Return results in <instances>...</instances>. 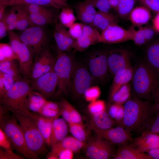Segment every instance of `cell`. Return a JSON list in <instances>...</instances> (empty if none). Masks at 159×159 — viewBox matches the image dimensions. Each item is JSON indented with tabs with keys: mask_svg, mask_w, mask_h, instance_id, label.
Masks as SVG:
<instances>
[{
	"mask_svg": "<svg viewBox=\"0 0 159 159\" xmlns=\"http://www.w3.org/2000/svg\"><path fill=\"white\" fill-rule=\"evenodd\" d=\"M0 127L9 140L13 149L27 159L38 158V156L28 148L21 128L14 113L1 106Z\"/></svg>",
	"mask_w": 159,
	"mask_h": 159,
	"instance_id": "6da1fadb",
	"label": "cell"
},
{
	"mask_svg": "<svg viewBox=\"0 0 159 159\" xmlns=\"http://www.w3.org/2000/svg\"><path fill=\"white\" fill-rule=\"evenodd\" d=\"M123 105L124 114L122 127L130 133L136 132L153 112L150 101L132 94Z\"/></svg>",
	"mask_w": 159,
	"mask_h": 159,
	"instance_id": "7a4b0ae2",
	"label": "cell"
},
{
	"mask_svg": "<svg viewBox=\"0 0 159 159\" xmlns=\"http://www.w3.org/2000/svg\"><path fill=\"white\" fill-rule=\"evenodd\" d=\"M130 81L132 94L151 101L154 91L159 83V78L143 60L133 68Z\"/></svg>",
	"mask_w": 159,
	"mask_h": 159,
	"instance_id": "3957f363",
	"label": "cell"
},
{
	"mask_svg": "<svg viewBox=\"0 0 159 159\" xmlns=\"http://www.w3.org/2000/svg\"><path fill=\"white\" fill-rule=\"evenodd\" d=\"M13 112L21 128L29 150L38 156L44 153L47 150L46 144L33 119L20 110Z\"/></svg>",
	"mask_w": 159,
	"mask_h": 159,
	"instance_id": "277c9868",
	"label": "cell"
},
{
	"mask_svg": "<svg viewBox=\"0 0 159 159\" xmlns=\"http://www.w3.org/2000/svg\"><path fill=\"white\" fill-rule=\"evenodd\" d=\"M27 78H21L14 82L6 94L0 97V106L5 110L14 112L24 107L29 94L32 91Z\"/></svg>",
	"mask_w": 159,
	"mask_h": 159,
	"instance_id": "5b68a950",
	"label": "cell"
},
{
	"mask_svg": "<svg viewBox=\"0 0 159 159\" xmlns=\"http://www.w3.org/2000/svg\"><path fill=\"white\" fill-rule=\"evenodd\" d=\"M75 63L67 52H59L53 71L58 79L57 88L59 94L65 95L70 91Z\"/></svg>",
	"mask_w": 159,
	"mask_h": 159,
	"instance_id": "8992f818",
	"label": "cell"
},
{
	"mask_svg": "<svg viewBox=\"0 0 159 159\" xmlns=\"http://www.w3.org/2000/svg\"><path fill=\"white\" fill-rule=\"evenodd\" d=\"M44 27L33 26L22 31L19 35L22 42L35 57L47 47L49 41V35Z\"/></svg>",
	"mask_w": 159,
	"mask_h": 159,
	"instance_id": "52a82bcc",
	"label": "cell"
},
{
	"mask_svg": "<svg viewBox=\"0 0 159 159\" xmlns=\"http://www.w3.org/2000/svg\"><path fill=\"white\" fill-rule=\"evenodd\" d=\"M92 77L85 66L75 63L70 90L75 96L79 97L84 94L90 87Z\"/></svg>",
	"mask_w": 159,
	"mask_h": 159,
	"instance_id": "ba28073f",
	"label": "cell"
},
{
	"mask_svg": "<svg viewBox=\"0 0 159 159\" xmlns=\"http://www.w3.org/2000/svg\"><path fill=\"white\" fill-rule=\"evenodd\" d=\"M31 86L33 91L41 94L45 98L53 96L57 87V77L53 70L32 80Z\"/></svg>",
	"mask_w": 159,
	"mask_h": 159,
	"instance_id": "9c48e42d",
	"label": "cell"
},
{
	"mask_svg": "<svg viewBox=\"0 0 159 159\" xmlns=\"http://www.w3.org/2000/svg\"><path fill=\"white\" fill-rule=\"evenodd\" d=\"M90 140L86 145V154L91 159H107L113 156L112 143L99 136Z\"/></svg>",
	"mask_w": 159,
	"mask_h": 159,
	"instance_id": "30bf717a",
	"label": "cell"
},
{
	"mask_svg": "<svg viewBox=\"0 0 159 159\" xmlns=\"http://www.w3.org/2000/svg\"><path fill=\"white\" fill-rule=\"evenodd\" d=\"M133 37L132 29L127 30L115 24L101 32L100 43H117L132 40Z\"/></svg>",
	"mask_w": 159,
	"mask_h": 159,
	"instance_id": "8fae6325",
	"label": "cell"
},
{
	"mask_svg": "<svg viewBox=\"0 0 159 159\" xmlns=\"http://www.w3.org/2000/svg\"><path fill=\"white\" fill-rule=\"evenodd\" d=\"M130 52L124 49L110 51L107 54L108 70L114 75L119 70L132 67Z\"/></svg>",
	"mask_w": 159,
	"mask_h": 159,
	"instance_id": "7c38bea8",
	"label": "cell"
},
{
	"mask_svg": "<svg viewBox=\"0 0 159 159\" xmlns=\"http://www.w3.org/2000/svg\"><path fill=\"white\" fill-rule=\"evenodd\" d=\"M107 54L104 52L95 53L88 61V70L92 77L100 81L105 79L109 71Z\"/></svg>",
	"mask_w": 159,
	"mask_h": 159,
	"instance_id": "4fadbf2b",
	"label": "cell"
},
{
	"mask_svg": "<svg viewBox=\"0 0 159 159\" xmlns=\"http://www.w3.org/2000/svg\"><path fill=\"white\" fill-rule=\"evenodd\" d=\"M97 136L106 140L112 144L127 145L132 140L131 133L123 127L117 126L105 130H94Z\"/></svg>",
	"mask_w": 159,
	"mask_h": 159,
	"instance_id": "5bb4252c",
	"label": "cell"
},
{
	"mask_svg": "<svg viewBox=\"0 0 159 159\" xmlns=\"http://www.w3.org/2000/svg\"><path fill=\"white\" fill-rule=\"evenodd\" d=\"M53 35L59 52H67L73 48L75 40L60 23L55 24Z\"/></svg>",
	"mask_w": 159,
	"mask_h": 159,
	"instance_id": "9a60e30c",
	"label": "cell"
},
{
	"mask_svg": "<svg viewBox=\"0 0 159 159\" xmlns=\"http://www.w3.org/2000/svg\"><path fill=\"white\" fill-rule=\"evenodd\" d=\"M19 110L26 113L33 119L46 145L50 146L53 120L47 118L39 113L31 112L24 108Z\"/></svg>",
	"mask_w": 159,
	"mask_h": 159,
	"instance_id": "2e32d148",
	"label": "cell"
},
{
	"mask_svg": "<svg viewBox=\"0 0 159 159\" xmlns=\"http://www.w3.org/2000/svg\"><path fill=\"white\" fill-rule=\"evenodd\" d=\"M141 153L159 148V135L157 134H141L132 140L129 145Z\"/></svg>",
	"mask_w": 159,
	"mask_h": 159,
	"instance_id": "e0dca14e",
	"label": "cell"
},
{
	"mask_svg": "<svg viewBox=\"0 0 159 159\" xmlns=\"http://www.w3.org/2000/svg\"><path fill=\"white\" fill-rule=\"evenodd\" d=\"M67 0H0V5L15 6L26 4H35L57 9L70 6Z\"/></svg>",
	"mask_w": 159,
	"mask_h": 159,
	"instance_id": "ac0fdd59",
	"label": "cell"
},
{
	"mask_svg": "<svg viewBox=\"0 0 159 159\" xmlns=\"http://www.w3.org/2000/svg\"><path fill=\"white\" fill-rule=\"evenodd\" d=\"M20 72L25 78H30L33 64V56L28 47L23 42L16 54Z\"/></svg>",
	"mask_w": 159,
	"mask_h": 159,
	"instance_id": "d6986e66",
	"label": "cell"
},
{
	"mask_svg": "<svg viewBox=\"0 0 159 159\" xmlns=\"http://www.w3.org/2000/svg\"><path fill=\"white\" fill-rule=\"evenodd\" d=\"M143 60L159 78V39L148 45Z\"/></svg>",
	"mask_w": 159,
	"mask_h": 159,
	"instance_id": "ffe728a7",
	"label": "cell"
},
{
	"mask_svg": "<svg viewBox=\"0 0 159 159\" xmlns=\"http://www.w3.org/2000/svg\"><path fill=\"white\" fill-rule=\"evenodd\" d=\"M91 0H85L75 6L77 17L85 24L90 25L96 13Z\"/></svg>",
	"mask_w": 159,
	"mask_h": 159,
	"instance_id": "44dd1931",
	"label": "cell"
},
{
	"mask_svg": "<svg viewBox=\"0 0 159 159\" xmlns=\"http://www.w3.org/2000/svg\"><path fill=\"white\" fill-rule=\"evenodd\" d=\"M63 118H57L53 120L51 137L52 147L67 136L69 125Z\"/></svg>",
	"mask_w": 159,
	"mask_h": 159,
	"instance_id": "7402d4cb",
	"label": "cell"
},
{
	"mask_svg": "<svg viewBox=\"0 0 159 159\" xmlns=\"http://www.w3.org/2000/svg\"><path fill=\"white\" fill-rule=\"evenodd\" d=\"M115 123V121L105 110L91 115L90 124L91 128L93 130H107L113 127Z\"/></svg>",
	"mask_w": 159,
	"mask_h": 159,
	"instance_id": "603a6c76",
	"label": "cell"
},
{
	"mask_svg": "<svg viewBox=\"0 0 159 159\" xmlns=\"http://www.w3.org/2000/svg\"><path fill=\"white\" fill-rule=\"evenodd\" d=\"M133 73V68L131 67L119 70L114 75L110 91V98L122 86L130 82L132 79Z\"/></svg>",
	"mask_w": 159,
	"mask_h": 159,
	"instance_id": "cb8c5ba5",
	"label": "cell"
},
{
	"mask_svg": "<svg viewBox=\"0 0 159 159\" xmlns=\"http://www.w3.org/2000/svg\"><path fill=\"white\" fill-rule=\"evenodd\" d=\"M85 146V144L73 136H67L61 141L52 146L50 152L57 156V153L59 151L64 149H70L74 153H77Z\"/></svg>",
	"mask_w": 159,
	"mask_h": 159,
	"instance_id": "d4e9b609",
	"label": "cell"
},
{
	"mask_svg": "<svg viewBox=\"0 0 159 159\" xmlns=\"http://www.w3.org/2000/svg\"><path fill=\"white\" fill-rule=\"evenodd\" d=\"M113 156L115 159H152L148 154L140 153L127 144L120 147Z\"/></svg>",
	"mask_w": 159,
	"mask_h": 159,
	"instance_id": "484cf974",
	"label": "cell"
},
{
	"mask_svg": "<svg viewBox=\"0 0 159 159\" xmlns=\"http://www.w3.org/2000/svg\"><path fill=\"white\" fill-rule=\"evenodd\" d=\"M59 105L61 115L68 123L74 122L83 124L81 115L67 100H62Z\"/></svg>",
	"mask_w": 159,
	"mask_h": 159,
	"instance_id": "4316f807",
	"label": "cell"
},
{
	"mask_svg": "<svg viewBox=\"0 0 159 159\" xmlns=\"http://www.w3.org/2000/svg\"><path fill=\"white\" fill-rule=\"evenodd\" d=\"M115 24V18L112 14L98 11L90 25L101 32L109 26Z\"/></svg>",
	"mask_w": 159,
	"mask_h": 159,
	"instance_id": "83f0119b",
	"label": "cell"
},
{
	"mask_svg": "<svg viewBox=\"0 0 159 159\" xmlns=\"http://www.w3.org/2000/svg\"><path fill=\"white\" fill-rule=\"evenodd\" d=\"M130 19L134 25L140 26L147 23L151 17L150 10L145 6L136 7L129 15Z\"/></svg>",
	"mask_w": 159,
	"mask_h": 159,
	"instance_id": "f1b7e54d",
	"label": "cell"
},
{
	"mask_svg": "<svg viewBox=\"0 0 159 159\" xmlns=\"http://www.w3.org/2000/svg\"><path fill=\"white\" fill-rule=\"evenodd\" d=\"M136 133L141 134L159 133V114L153 112Z\"/></svg>",
	"mask_w": 159,
	"mask_h": 159,
	"instance_id": "f546056e",
	"label": "cell"
},
{
	"mask_svg": "<svg viewBox=\"0 0 159 159\" xmlns=\"http://www.w3.org/2000/svg\"><path fill=\"white\" fill-rule=\"evenodd\" d=\"M30 20L34 26H45L56 24L58 16L57 12L48 14H27Z\"/></svg>",
	"mask_w": 159,
	"mask_h": 159,
	"instance_id": "4dcf8cb0",
	"label": "cell"
},
{
	"mask_svg": "<svg viewBox=\"0 0 159 159\" xmlns=\"http://www.w3.org/2000/svg\"><path fill=\"white\" fill-rule=\"evenodd\" d=\"M133 37L132 40L138 45L145 44L153 37L155 32L154 30L148 27H140L138 30L132 29Z\"/></svg>",
	"mask_w": 159,
	"mask_h": 159,
	"instance_id": "1f68e13d",
	"label": "cell"
},
{
	"mask_svg": "<svg viewBox=\"0 0 159 159\" xmlns=\"http://www.w3.org/2000/svg\"><path fill=\"white\" fill-rule=\"evenodd\" d=\"M52 54L49 50L46 47L36 57L31 70L30 78L32 80L42 75L40 71L41 68Z\"/></svg>",
	"mask_w": 159,
	"mask_h": 159,
	"instance_id": "d6a6232c",
	"label": "cell"
},
{
	"mask_svg": "<svg viewBox=\"0 0 159 159\" xmlns=\"http://www.w3.org/2000/svg\"><path fill=\"white\" fill-rule=\"evenodd\" d=\"M132 90L130 83L122 86L110 98L112 103L123 105L131 97Z\"/></svg>",
	"mask_w": 159,
	"mask_h": 159,
	"instance_id": "836d02e7",
	"label": "cell"
},
{
	"mask_svg": "<svg viewBox=\"0 0 159 159\" xmlns=\"http://www.w3.org/2000/svg\"><path fill=\"white\" fill-rule=\"evenodd\" d=\"M100 39L83 34L75 40L73 48L79 52H82L91 45L100 43Z\"/></svg>",
	"mask_w": 159,
	"mask_h": 159,
	"instance_id": "e575fe53",
	"label": "cell"
},
{
	"mask_svg": "<svg viewBox=\"0 0 159 159\" xmlns=\"http://www.w3.org/2000/svg\"><path fill=\"white\" fill-rule=\"evenodd\" d=\"M26 14H48L56 12V9L35 4H26L18 5Z\"/></svg>",
	"mask_w": 159,
	"mask_h": 159,
	"instance_id": "d590c367",
	"label": "cell"
},
{
	"mask_svg": "<svg viewBox=\"0 0 159 159\" xmlns=\"http://www.w3.org/2000/svg\"><path fill=\"white\" fill-rule=\"evenodd\" d=\"M14 60H7L0 62V72L8 74L12 76L16 81L21 79V74L19 68Z\"/></svg>",
	"mask_w": 159,
	"mask_h": 159,
	"instance_id": "8d00e7d4",
	"label": "cell"
},
{
	"mask_svg": "<svg viewBox=\"0 0 159 159\" xmlns=\"http://www.w3.org/2000/svg\"><path fill=\"white\" fill-rule=\"evenodd\" d=\"M68 124L69 131L72 136L86 144L87 135L83 124L74 122Z\"/></svg>",
	"mask_w": 159,
	"mask_h": 159,
	"instance_id": "74e56055",
	"label": "cell"
},
{
	"mask_svg": "<svg viewBox=\"0 0 159 159\" xmlns=\"http://www.w3.org/2000/svg\"><path fill=\"white\" fill-rule=\"evenodd\" d=\"M107 112L117 126L122 127L124 114L123 105L112 103L109 106Z\"/></svg>",
	"mask_w": 159,
	"mask_h": 159,
	"instance_id": "f35d334b",
	"label": "cell"
},
{
	"mask_svg": "<svg viewBox=\"0 0 159 159\" xmlns=\"http://www.w3.org/2000/svg\"><path fill=\"white\" fill-rule=\"evenodd\" d=\"M60 23L66 28H69L75 22L76 17L70 6L63 8L58 16Z\"/></svg>",
	"mask_w": 159,
	"mask_h": 159,
	"instance_id": "ab89813d",
	"label": "cell"
},
{
	"mask_svg": "<svg viewBox=\"0 0 159 159\" xmlns=\"http://www.w3.org/2000/svg\"><path fill=\"white\" fill-rule=\"evenodd\" d=\"M17 13V23L16 30L23 31L34 26L27 14L19 6H15Z\"/></svg>",
	"mask_w": 159,
	"mask_h": 159,
	"instance_id": "60d3db41",
	"label": "cell"
},
{
	"mask_svg": "<svg viewBox=\"0 0 159 159\" xmlns=\"http://www.w3.org/2000/svg\"><path fill=\"white\" fill-rule=\"evenodd\" d=\"M16 81L11 75L0 72V97L6 94Z\"/></svg>",
	"mask_w": 159,
	"mask_h": 159,
	"instance_id": "b9f144b4",
	"label": "cell"
},
{
	"mask_svg": "<svg viewBox=\"0 0 159 159\" xmlns=\"http://www.w3.org/2000/svg\"><path fill=\"white\" fill-rule=\"evenodd\" d=\"M135 0H120L116 10L119 15L125 17L129 15L133 9Z\"/></svg>",
	"mask_w": 159,
	"mask_h": 159,
	"instance_id": "7bdbcfd3",
	"label": "cell"
},
{
	"mask_svg": "<svg viewBox=\"0 0 159 159\" xmlns=\"http://www.w3.org/2000/svg\"><path fill=\"white\" fill-rule=\"evenodd\" d=\"M17 59L16 55L13 51L9 44L0 43V62Z\"/></svg>",
	"mask_w": 159,
	"mask_h": 159,
	"instance_id": "ee69618b",
	"label": "cell"
},
{
	"mask_svg": "<svg viewBox=\"0 0 159 159\" xmlns=\"http://www.w3.org/2000/svg\"><path fill=\"white\" fill-rule=\"evenodd\" d=\"M5 16L8 31L16 30L17 23V16L15 6H12L10 10L6 13Z\"/></svg>",
	"mask_w": 159,
	"mask_h": 159,
	"instance_id": "f6af8a7d",
	"label": "cell"
},
{
	"mask_svg": "<svg viewBox=\"0 0 159 159\" xmlns=\"http://www.w3.org/2000/svg\"><path fill=\"white\" fill-rule=\"evenodd\" d=\"M9 44L11 48L16 55L19 48L22 42L19 35L13 31L8 32Z\"/></svg>",
	"mask_w": 159,
	"mask_h": 159,
	"instance_id": "bcb514c9",
	"label": "cell"
},
{
	"mask_svg": "<svg viewBox=\"0 0 159 159\" xmlns=\"http://www.w3.org/2000/svg\"><path fill=\"white\" fill-rule=\"evenodd\" d=\"M101 94L100 87L97 86L90 87L84 95L86 100L90 102L95 101L99 98Z\"/></svg>",
	"mask_w": 159,
	"mask_h": 159,
	"instance_id": "7dc6e473",
	"label": "cell"
},
{
	"mask_svg": "<svg viewBox=\"0 0 159 159\" xmlns=\"http://www.w3.org/2000/svg\"><path fill=\"white\" fill-rule=\"evenodd\" d=\"M105 102L102 100H97L90 102L88 106L89 112L91 115H94L105 110Z\"/></svg>",
	"mask_w": 159,
	"mask_h": 159,
	"instance_id": "c3c4849f",
	"label": "cell"
},
{
	"mask_svg": "<svg viewBox=\"0 0 159 159\" xmlns=\"http://www.w3.org/2000/svg\"><path fill=\"white\" fill-rule=\"evenodd\" d=\"M84 24L75 22L69 28L68 31L72 37L76 40L82 35Z\"/></svg>",
	"mask_w": 159,
	"mask_h": 159,
	"instance_id": "681fc988",
	"label": "cell"
},
{
	"mask_svg": "<svg viewBox=\"0 0 159 159\" xmlns=\"http://www.w3.org/2000/svg\"><path fill=\"white\" fill-rule=\"evenodd\" d=\"M94 7L98 9V11L105 12H109L111 8L108 0H91Z\"/></svg>",
	"mask_w": 159,
	"mask_h": 159,
	"instance_id": "f907efd6",
	"label": "cell"
},
{
	"mask_svg": "<svg viewBox=\"0 0 159 159\" xmlns=\"http://www.w3.org/2000/svg\"><path fill=\"white\" fill-rule=\"evenodd\" d=\"M48 119L54 120L59 117L61 110H57L42 107L38 113Z\"/></svg>",
	"mask_w": 159,
	"mask_h": 159,
	"instance_id": "816d5d0a",
	"label": "cell"
},
{
	"mask_svg": "<svg viewBox=\"0 0 159 159\" xmlns=\"http://www.w3.org/2000/svg\"><path fill=\"white\" fill-rule=\"evenodd\" d=\"M150 102L153 112L159 114V83L154 91Z\"/></svg>",
	"mask_w": 159,
	"mask_h": 159,
	"instance_id": "f5cc1de1",
	"label": "cell"
},
{
	"mask_svg": "<svg viewBox=\"0 0 159 159\" xmlns=\"http://www.w3.org/2000/svg\"><path fill=\"white\" fill-rule=\"evenodd\" d=\"M12 149H4L0 148V159H22L23 157L15 153Z\"/></svg>",
	"mask_w": 159,
	"mask_h": 159,
	"instance_id": "db71d44e",
	"label": "cell"
},
{
	"mask_svg": "<svg viewBox=\"0 0 159 159\" xmlns=\"http://www.w3.org/2000/svg\"><path fill=\"white\" fill-rule=\"evenodd\" d=\"M142 4L150 10L159 12V0H140Z\"/></svg>",
	"mask_w": 159,
	"mask_h": 159,
	"instance_id": "11a10c76",
	"label": "cell"
},
{
	"mask_svg": "<svg viewBox=\"0 0 159 159\" xmlns=\"http://www.w3.org/2000/svg\"><path fill=\"white\" fill-rule=\"evenodd\" d=\"M0 146L1 148L4 149H13L11 143L8 137L0 128Z\"/></svg>",
	"mask_w": 159,
	"mask_h": 159,
	"instance_id": "9f6ffc18",
	"label": "cell"
},
{
	"mask_svg": "<svg viewBox=\"0 0 159 159\" xmlns=\"http://www.w3.org/2000/svg\"><path fill=\"white\" fill-rule=\"evenodd\" d=\"M100 34L99 31L94 27L89 25L84 24L83 34L98 37L100 39Z\"/></svg>",
	"mask_w": 159,
	"mask_h": 159,
	"instance_id": "6f0895ef",
	"label": "cell"
},
{
	"mask_svg": "<svg viewBox=\"0 0 159 159\" xmlns=\"http://www.w3.org/2000/svg\"><path fill=\"white\" fill-rule=\"evenodd\" d=\"M74 152L69 149H64L61 150L57 154L58 159H71L73 157Z\"/></svg>",
	"mask_w": 159,
	"mask_h": 159,
	"instance_id": "680465c9",
	"label": "cell"
},
{
	"mask_svg": "<svg viewBox=\"0 0 159 159\" xmlns=\"http://www.w3.org/2000/svg\"><path fill=\"white\" fill-rule=\"evenodd\" d=\"M7 32H8V31L7 25L5 22V15L2 19L0 21V39H2L5 37L6 35Z\"/></svg>",
	"mask_w": 159,
	"mask_h": 159,
	"instance_id": "91938a15",
	"label": "cell"
},
{
	"mask_svg": "<svg viewBox=\"0 0 159 159\" xmlns=\"http://www.w3.org/2000/svg\"><path fill=\"white\" fill-rule=\"evenodd\" d=\"M147 153L152 159H159V148L150 150Z\"/></svg>",
	"mask_w": 159,
	"mask_h": 159,
	"instance_id": "94428289",
	"label": "cell"
},
{
	"mask_svg": "<svg viewBox=\"0 0 159 159\" xmlns=\"http://www.w3.org/2000/svg\"><path fill=\"white\" fill-rule=\"evenodd\" d=\"M153 24L154 29L159 32V12L157 13L153 19Z\"/></svg>",
	"mask_w": 159,
	"mask_h": 159,
	"instance_id": "6125c7cd",
	"label": "cell"
},
{
	"mask_svg": "<svg viewBox=\"0 0 159 159\" xmlns=\"http://www.w3.org/2000/svg\"><path fill=\"white\" fill-rule=\"evenodd\" d=\"M111 8L116 9L120 0H108Z\"/></svg>",
	"mask_w": 159,
	"mask_h": 159,
	"instance_id": "be15d7a7",
	"label": "cell"
},
{
	"mask_svg": "<svg viewBox=\"0 0 159 159\" xmlns=\"http://www.w3.org/2000/svg\"><path fill=\"white\" fill-rule=\"evenodd\" d=\"M6 6L0 5V21L1 20L5 14V10Z\"/></svg>",
	"mask_w": 159,
	"mask_h": 159,
	"instance_id": "e7e4bbea",
	"label": "cell"
}]
</instances>
